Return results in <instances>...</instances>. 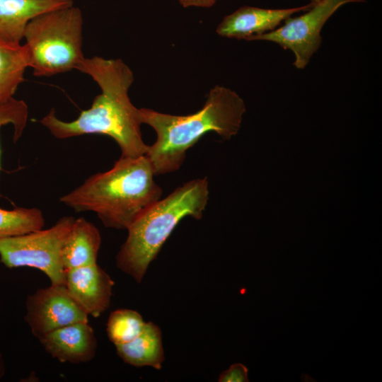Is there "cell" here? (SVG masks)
I'll return each instance as SVG.
<instances>
[{
	"label": "cell",
	"instance_id": "20",
	"mask_svg": "<svg viewBox=\"0 0 382 382\" xmlns=\"http://www.w3.org/2000/svg\"><path fill=\"white\" fill-rule=\"evenodd\" d=\"M183 8H211L218 0H178Z\"/></svg>",
	"mask_w": 382,
	"mask_h": 382
},
{
	"label": "cell",
	"instance_id": "13",
	"mask_svg": "<svg viewBox=\"0 0 382 382\" xmlns=\"http://www.w3.org/2000/svg\"><path fill=\"white\" fill-rule=\"evenodd\" d=\"M100 244L97 227L83 217L75 219L62 248L64 270L97 263Z\"/></svg>",
	"mask_w": 382,
	"mask_h": 382
},
{
	"label": "cell",
	"instance_id": "22",
	"mask_svg": "<svg viewBox=\"0 0 382 382\" xmlns=\"http://www.w3.org/2000/svg\"><path fill=\"white\" fill-rule=\"evenodd\" d=\"M320 0H311V1H314V2H318Z\"/></svg>",
	"mask_w": 382,
	"mask_h": 382
},
{
	"label": "cell",
	"instance_id": "19",
	"mask_svg": "<svg viewBox=\"0 0 382 382\" xmlns=\"http://www.w3.org/2000/svg\"><path fill=\"white\" fill-rule=\"evenodd\" d=\"M248 368L241 363H236L221 373L218 381L219 382H248Z\"/></svg>",
	"mask_w": 382,
	"mask_h": 382
},
{
	"label": "cell",
	"instance_id": "14",
	"mask_svg": "<svg viewBox=\"0 0 382 382\" xmlns=\"http://www.w3.org/2000/svg\"><path fill=\"white\" fill-rule=\"evenodd\" d=\"M115 346L120 358L134 366L160 369L165 360L161 330L153 322L146 323L144 330L134 340Z\"/></svg>",
	"mask_w": 382,
	"mask_h": 382
},
{
	"label": "cell",
	"instance_id": "4",
	"mask_svg": "<svg viewBox=\"0 0 382 382\" xmlns=\"http://www.w3.org/2000/svg\"><path fill=\"white\" fill-rule=\"evenodd\" d=\"M209 196L207 178H197L148 207L127 228V237L116 255L117 267L141 283L178 224L186 216L202 217Z\"/></svg>",
	"mask_w": 382,
	"mask_h": 382
},
{
	"label": "cell",
	"instance_id": "11",
	"mask_svg": "<svg viewBox=\"0 0 382 382\" xmlns=\"http://www.w3.org/2000/svg\"><path fill=\"white\" fill-rule=\"evenodd\" d=\"M45 350L62 363L92 360L97 350L95 332L88 322H78L53 330L39 338Z\"/></svg>",
	"mask_w": 382,
	"mask_h": 382
},
{
	"label": "cell",
	"instance_id": "10",
	"mask_svg": "<svg viewBox=\"0 0 382 382\" xmlns=\"http://www.w3.org/2000/svg\"><path fill=\"white\" fill-rule=\"evenodd\" d=\"M64 286L88 316L98 318L110 305L114 281L97 263L65 270Z\"/></svg>",
	"mask_w": 382,
	"mask_h": 382
},
{
	"label": "cell",
	"instance_id": "16",
	"mask_svg": "<svg viewBox=\"0 0 382 382\" xmlns=\"http://www.w3.org/2000/svg\"><path fill=\"white\" fill-rule=\"evenodd\" d=\"M44 226L45 218L38 208H0V238L42 229Z\"/></svg>",
	"mask_w": 382,
	"mask_h": 382
},
{
	"label": "cell",
	"instance_id": "3",
	"mask_svg": "<svg viewBox=\"0 0 382 382\" xmlns=\"http://www.w3.org/2000/svg\"><path fill=\"white\" fill-rule=\"evenodd\" d=\"M146 155L122 157L110 170L93 174L59 201L76 212H93L108 228L127 229L162 189Z\"/></svg>",
	"mask_w": 382,
	"mask_h": 382
},
{
	"label": "cell",
	"instance_id": "5",
	"mask_svg": "<svg viewBox=\"0 0 382 382\" xmlns=\"http://www.w3.org/2000/svg\"><path fill=\"white\" fill-rule=\"evenodd\" d=\"M83 26L82 11L74 5L33 18L23 38L33 75L50 77L76 69L85 57Z\"/></svg>",
	"mask_w": 382,
	"mask_h": 382
},
{
	"label": "cell",
	"instance_id": "12",
	"mask_svg": "<svg viewBox=\"0 0 382 382\" xmlns=\"http://www.w3.org/2000/svg\"><path fill=\"white\" fill-rule=\"evenodd\" d=\"M73 5V0H0V40L21 45L25 29L33 18Z\"/></svg>",
	"mask_w": 382,
	"mask_h": 382
},
{
	"label": "cell",
	"instance_id": "9",
	"mask_svg": "<svg viewBox=\"0 0 382 382\" xmlns=\"http://www.w3.org/2000/svg\"><path fill=\"white\" fill-rule=\"evenodd\" d=\"M314 3L288 8L243 6L226 16L218 25L216 33L223 37L250 41L252 37L275 30L286 18L308 10Z\"/></svg>",
	"mask_w": 382,
	"mask_h": 382
},
{
	"label": "cell",
	"instance_id": "8",
	"mask_svg": "<svg viewBox=\"0 0 382 382\" xmlns=\"http://www.w3.org/2000/svg\"><path fill=\"white\" fill-rule=\"evenodd\" d=\"M24 319L38 339L66 325L88 322V316L74 301L64 285L38 289L25 301Z\"/></svg>",
	"mask_w": 382,
	"mask_h": 382
},
{
	"label": "cell",
	"instance_id": "2",
	"mask_svg": "<svg viewBox=\"0 0 382 382\" xmlns=\"http://www.w3.org/2000/svg\"><path fill=\"white\" fill-rule=\"evenodd\" d=\"M141 124L151 126L156 139L149 145L146 156L155 175L178 170L186 153L209 132L224 140L236 136L246 108L243 98L232 89L216 85L209 90L199 110L187 115H175L149 108H139Z\"/></svg>",
	"mask_w": 382,
	"mask_h": 382
},
{
	"label": "cell",
	"instance_id": "21",
	"mask_svg": "<svg viewBox=\"0 0 382 382\" xmlns=\"http://www.w3.org/2000/svg\"><path fill=\"white\" fill-rule=\"evenodd\" d=\"M6 373L5 362L2 354L0 352V380L4 376Z\"/></svg>",
	"mask_w": 382,
	"mask_h": 382
},
{
	"label": "cell",
	"instance_id": "1",
	"mask_svg": "<svg viewBox=\"0 0 382 382\" xmlns=\"http://www.w3.org/2000/svg\"><path fill=\"white\" fill-rule=\"evenodd\" d=\"M76 69L89 75L100 88L91 107L78 117L66 122L57 117L54 109L40 120L57 139L85 134H103L113 139L122 157L146 155L149 145L142 139L139 108L129 96L134 77L132 69L120 59L84 57Z\"/></svg>",
	"mask_w": 382,
	"mask_h": 382
},
{
	"label": "cell",
	"instance_id": "15",
	"mask_svg": "<svg viewBox=\"0 0 382 382\" xmlns=\"http://www.w3.org/2000/svg\"><path fill=\"white\" fill-rule=\"evenodd\" d=\"M29 67L24 45H11L0 40V103L13 97Z\"/></svg>",
	"mask_w": 382,
	"mask_h": 382
},
{
	"label": "cell",
	"instance_id": "7",
	"mask_svg": "<svg viewBox=\"0 0 382 382\" xmlns=\"http://www.w3.org/2000/svg\"><path fill=\"white\" fill-rule=\"evenodd\" d=\"M364 0H320L304 13L286 18L277 28L252 37L277 44L294 55V66L303 69L322 43L321 30L328 19L343 5Z\"/></svg>",
	"mask_w": 382,
	"mask_h": 382
},
{
	"label": "cell",
	"instance_id": "18",
	"mask_svg": "<svg viewBox=\"0 0 382 382\" xmlns=\"http://www.w3.org/2000/svg\"><path fill=\"white\" fill-rule=\"evenodd\" d=\"M28 108L23 100L13 97L0 103V129L4 125L11 124L13 127V142H16L22 136L28 122ZM1 170V149H0ZM1 195L0 194V198Z\"/></svg>",
	"mask_w": 382,
	"mask_h": 382
},
{
	"label": "cell",
	"instance_id": "6",
	"mask_svg": "<svg viewBox=\"0 0 382 382\" xmlns=\"http://www.w3.org/2000/svg\"><path fill=\"white\" fill-rule=\"evenodd\" d=\"M74 219L63 216L49 228L0 238V262L8 268L37 269L52 284L64 285L62 251Z\"/></svg>",
	"mask_w": 382,
	"mask_h": 382
},
{
	"label": "cell",
	"instance_id": "17",
	"mask_svg": "<svg viewBox=\"0 0 382 382\" xmlns=\"http://www.w3.org/2000/svg\"><path fill=\"white\" fill-rule=\"evenodd\" d=\"M146 322L137 311L120 308L112 311L108 319L106 331L115 345L128 342L144 330Z\"/></svg>",
	"mask_w": 382,
	"mask_h": 382
}]
</instances>
